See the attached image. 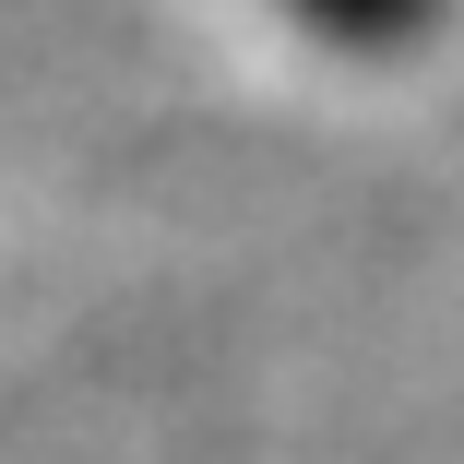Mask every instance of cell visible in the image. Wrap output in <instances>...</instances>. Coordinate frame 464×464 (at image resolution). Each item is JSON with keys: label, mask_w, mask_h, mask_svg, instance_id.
Returning <instances> with one entry per match:
<instances>
[{"label": "cell", "mask_w": 464, "mask_h": 464, "mask_svg": "<svg viewBox=\"0 0 464 464\" xmlns=\"http://www.w3.org/2000/svg\"><path fill=\"white\" fill-rule=\"evenodd\" d=\"M286 13L322 36V48H357V60H393L440 24V0H286Z\"/></svg>", "instance_id": "1"}]
</instances>
